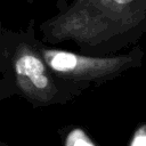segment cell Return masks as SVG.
Wrapping results in <instances>:
<instances>
[{
  "label": "cell",
  "instance_id": "cell-6",
  "mask_svg": "<svg viewBox=\"0 0 146 146\" xmlns=\"http://www.w3.org/2000/svg\"><path fill=\"white\" fill-rule=\"evenodd\" d=\"M76 1H80V0H71V2H76Z\"/></svg>",
  "mask_w": 146,
  "mask_h": 146
},
{
  "label": "cell",
  "instance_id": "cell-4",
  "mask_svg": "<svg viewBox=\"0 0 146 146\" xmlns=\"http://www.w3.org/2000/svg\"><path fill=\"white\" fill-rule=\"evenodd\" d=\"M62 144L64 146H98V143L83 127H65L62 129Z\"/></svg>",
  "mask_w": 146,
  "mask_h": 146
},
{
  "label": "cell",
  "instance_id": "cell-5",
  "mask_svg": "<svg viewBox=\"0 0 146 146\" xmlns=\"http://www.w3.org/2000/svg\"><path fill=\"white\" fill-rule=\"evenodd\" d=\"M128 146H146V122H141L135 128Z\"/></svg>",
  "mask_w": 146,
  "mask_h": 146
},
{
  "label": "cell",
  "instance_id": "cell-2",
  "mask_svg": "<svg viewBox=\"0 0 146 146\" xmlns=\"http://www.w3.org/2000/svg\"><path fill=\"white\" fill-rule=\"evenodd\" d=\"M36 47L50 71L58 78L86 87L102 86L130 70L141 66L144 50L135 44L125 54L89 55L46 46L36 40Z\"/></svg>",
  "mask_w": 146,
  "mask_h": 146
},
{
  "label": "cell",
  "instance_id": "cell-3",
  "mask_svg": "<svg viewBox=\"0 0 146 146\" xmlns=\"http://www.w3.org/2000/svg\"><path fill=\"white\" fill-rule=\"evenodd\" d=\"M13 70L18 90L35 107L63 105L87 90L86 87L63 80L50 71L36 47L32 29L14 50Z\"/></svg>",
  "mask_w": 146,
  "mask_h": 146
},
{
  "label": "cell",
  "instance_id": "cell-1",
  "mask_svg": "<svg viewBox=\"0 0 146 146\" xmlns=\"http://www.w3.org/2000/svg\"><path fill=\"white\" fill-rule=\"evenodd\" d=\"M62 3L60 10L40 25L47 43L72 41L79 52L112 55L137 44L146 33V0Z\"/></svg>",
  "mask_w": 146,
  "mask_h": 146
}]
</instances>
